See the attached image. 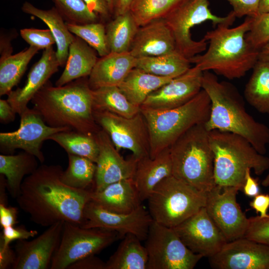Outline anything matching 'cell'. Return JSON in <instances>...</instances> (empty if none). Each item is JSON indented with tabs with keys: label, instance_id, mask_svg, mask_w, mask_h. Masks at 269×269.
<instances>
[{
	"label": "cell",
	"instance_id": "1",
	"mask_svg": "<svg viewBox=\"0 0 269 269\" xmlns=\"http://www.w3.org/2000/svg\"><path fill=\"white\" fill-rule=\"evenodd\" d=\"M63 167L42 164L24 179L16 202L36 224L49 226L59 221L82 226L84 210L92 191L77 189L61 180Z\"/></svg>",
	"mask_w": 269,
	"mask_h": 269
},
{
	"label": "cell",
	"instance_id": "2",
	"mask_svg": "<svg viewBox=\"0 0 269 269\" xmlns=\"http://www.w3.org/2000/svg\"><path fill=\"white\" fill-rule=\"evenodd\" d=\"M93 90L88 77L62 86H53L49 80L31 102L34 109L49 126L66 127L89 136L101 129L93 116Z\"/></svg>",
	"mask_w": 269,
	"mask_h": 269
},
{
	"label": "cell",
	"instance_id": "3",
	"mask_svg": "<svg viewBox=\"0 0 269 269\" xmlns=\"http://www.w3.org/2000/svg\"><path fill=\"white\" fill-rule=\"evenodd\" d=\"M202 89L211 102L210 116L205 123L206 129L209 132L218 130L239 135L264 155L269 144V128L256 121L247 112L237 89L228 82L219 81L209 71H203Z\"/></svg>",
	"mask_w": 269,
	"mask_h": 269
},
{
	"label": "cell",
	"instance_id": "4",
	"mask_svg": "<svg viewBox=\"0 0 269 269\" xmlns=\"http://www.w3.org/2000/svg\"><path fill=\"white\" fill-rule=\"evenodd\" d=\"M252 17L247 16L241 24L232 28L219 25L207 32L204 39L209 44L206 52L189 59L202 71L212 70L228 79L240 78L253 69L259 52L248 42Z\"/></svg>",
	"mask_w": 269,
	"mask_h": 269
},
{
	"label": "cell",
	"instance_id": "5",
	"mask_svg": "<svg viewBox=\"0 0 269 269\" xmlns=\"http://www.w3.org/2000/svg\"><path fill=\"white\" fill-rule=\"evenodd\" d=\"M209 139L214 155L216 185L242 190L248 168L261 175L269 168V158L260 153L245 138L231 133L213 130Z\"/></svg>",
	"mask_w": 269,
	"mask_h": 269
},
{
	"label": "cell",
	"instance_id": "6",
	"mask_svg": "<svg viewBox=\"0 0 269 269\" xmlns=\"http://www.w3.org/2000/svg\"><path fill=\"white\" fill-rule=\"evenodd\" d=\"M169 150L172 175L206 193L215 186L214 155L205 123L187 131L169 147Z\"/></svg>",
	"mask_w": 269,
	"mask_h": 269
},
{
	"label": "cell",
	"instance_id": "7",
	"mask_svg": "<svg viewBox=\"0 0 269 269\" xmlns=\"http://www.w3.org/2000/svg\"><path fill=\"white\" fill-rule=\"evenodd\" d=\"M210 108V98L202 89L189 101L176 108L165 110L140 108L148 129L150 157L169 147L192 127L205 123Z\"/></svg>",
	"mask_w": 269,
	"mask_h": 269
},
{
	"label": "cell",
	"instance_id": "8",
	"mask_svg": "<svg viewBox=\"0 0 269 269\" xmlns=\"http://www.w3.org/2000/svg\"><path fill=\"white\" fill-rule=\"evenodd\" d=\"M207 193L173 175L161 181L148 198L153 221L174 228L206 206Z\"/></svg>",
	"mask_w": 269,
	"mask_h": 269
},
{
	"label": "cell",
	"instance_id": "9",
	"mask_svg": "<svg viewBox=\"0 0 269 269\" xmlns=\"http://www.w3.org/2000/svg\"><path fill=\"white\" fill-rule=\"evenodd\" d=\"M209 1L186 0L163 18L173 33L176 50L188 59L205 51L207 44L204 38L198 41L192 38V28L206 21H211L214 26H230L236 19L233 11L225 16L213 14Z\"/></svg>",
	"mask_w": 269,
	"mask_h": 269
},
{
	"label": "cell",
	"instance_id": "10",
	"mask_svg": "<svg viewBox=\"0 0 269 269\" xmlns=\"http://www.w3.org/2000/svg\"><path fill=\"white\" fill-rule=\"evenodd\" d=\"M120 238L115 231L98 228H84L64 222L60 242L50 269H67L78 260L95 255Z\"/></svg>",
	"mask_w": 269,
	"mask_h": 269
},
{
	"label": "cell",
	"instance_id": "11",
	"mask_svg": "<svg viewBox=\"0 0 269 269\" xmlns=\"http://www.w3.org/2000/svg\"><path fill=\"white\" fill-rule=\"evenodd\" d=\"M145 241L146 269H192L203 258L191 251L172 228L154 221Z\"/></svg>",
	"mask_w": 269,
	"mask_h": 269
},
{
	"label": "cell",
	"instance_id": "12",
	"mask_svg": "<svg viewBox=\"0 0 269 269\" xmlns=\"http://www.w3.org/2000/svg\"><path fill=\"white\" fill-rule=\"evenodd\" d=\"M96 124L109 136L118 150L126 149L139 159L149 156V140L144 118L140 112L127 118L107 111H93Z\"/></svg>",
	"mask_w": 269,
	"mask_h": 269
},
{
	"label": "cell",
	"instance_id": "13",
	"mask_svg": "<svg viewBox=\"0 0 269 269\" xmlns=\"http://www.w3.org/2000/svg\"><path fill=\"white\" fill-rule=\"evenodd\" d=\"M20 117L17 130L0 133V150L2 154H12L16 149H20L33 155L42 163L45 160L41 150L43 142L56 133L72 131L66 127L49 126L33 108L28 107Z\"/></svg>",
	"mask_w": 269,
	"mask_h": 269
},
{
	"label": "cell",
	"instance_id": "14",
	"mask_svg": "<svg viewBox=\"0 0 269 269\" xmlns=\"http://www.w3.org/2000/svg\"><path fill=\"white\" fill-rule=\"evenodd\" d=\"M239 189L215 186L207 192L206 210L228 242L244 237L249 220L237 202Z\"/></svg>",
	"mask_w": 269,
	"mask_h": 269
},
{
	"label": "cell",
	"instance_id": "15",
	"mask_svg": "<svg viewBox=\"0 0 269 269\" xmlns=\"http://www.w3.org/2000/svg\"><path fill=\"white\" fill-rule=\"evenodd\" d=\"M84 228H98L117 232L120 238L128 234H134L141 241L145 240L153 222L148 211L140 205L129 213H119L107 210L92 200L84 210Z\"/></svg>",
	"mask_w": 269,
	"mask_h": 269
},
{
	"label": "cell",
	"instance_id": "16",
	"mask_svg": "<svg viewBox=\"0 0 269 269\" xmlns=\"http://www.w3.org/2000/svg\"><path fill=\"white\" fill-rule=\"evenodd\" d=\"M173 229L191 251L203 257L213 256L228 242L205 207Z\"/></svg>",
	"mask_w": 269,
	"mask_h": 269
},
{
	"label": "cell",
	"instance_id": "17",
	"mask_svg": "<svg viewBox=\"0 0 269 269\" xmlns=\"http://www.w3.org/2000/svg\"><path fill=\"white\" fill-rule=\"evenodd\" d=\"M208 259L216 269H269V246L242 237L227 242Z\"/></svg>",
	"mask_w": 269,
	"mask_h": 269
},
{
	"label": "cell",
	"instance_id": "18",
	"mask_svg": "<svg viewBox=\"0 0 269 269\" xmlns=\"http://www.w3.org/2000/svg\"><path fill=\"white\" fill-rule=\"evenodd\" d=\"M99 147L96 164L95 191L127 179H133L138 159L132 156L125 159L119 153L107 133L101 129L94 135Z\"/></svg>",
	"mask_w": 269,
	"mask_h": 269
},
{
	"label": "cell",
	"instance_id": "19",
	"mask_svg": "<svg viewBox=\"0 0 269 269\" xmlns=\"http://www.w3.org/2000/svg\"><path fill=\"white\" fill-rule=\"evenodd\" d=\"M64 221L50 226L30 241L17 240L14 246L16 259L12 269H50L52 258L61 238Z\"/></svg>",
	"mask_w": 269,
	"mask_h": 269
},
{
	"label": "cell",
	"instance_id": "20",
	"mask_svg": "<svg viewBox=\"0 0 269 269\" xmlns=\"http://www.w3.org/2000/svg\"><path fill=\"white\" fill-rule=\"evenodd\" d=\"M203 72L194 66L150 93L140 108L165 110L181 106L202 90Z\"/></svg>",
	"mask_w": 269,
	"mask_h": 269
},
{
	"label": "cell",
	"instance_id": "21",
	"mask_svg": "<svg viewBox=\"0 0 269 269\" xmlns=\"http://www.w3.org/2000/svg\"><path fill=\"white\" fill-rule=\"evenodd\" d=\"M60 67L53 46L43 51L42 55L30 69L24 85L12 90L7 100L19 116L28 108V103Z\"/></svg>",
	"mask_w": 269,
	"mask_h": 269
},
{
	"label": "cell",
	"instance_id": "22",
	"mask_svg": "<svg viewBox=\"0 0 269 269\" xmlns=\"http://www.w3.org/2000/svg\"><path fill=\"white\" fill-rule=\"evenodd\" d=\"M176 50L173 33L162 18L138 27L129 52L137 59L164 55Z\"/></svg>",
	"mask_w": 269,
	"mask_h": 269
},
{
	"label": "cell",
	"instance_id": "23",
	"mask_svg": "<svg viewBox=\"0 0 269 269\" xmlns=\"http://www.w3.org/2000/svg\"><path fill=\"white\" fill-rule=\"evenodd\" d=\"M10 35L1 33L0 38V96L8 95L19 82L28 64L38 52V48L29 46L12 54Z\"/></svg>",
	"mask_w": 269,
	"mask_h": 269
},
{
	"label": "cell",
	"instance_id": "24",
	"mask_svg": "<svg viewBox=\"0 0 269 269\" xmlns=\"http://www.w3.org/2000/svg\"><path fill=\"white\" fill-rule=\"evenodd\" d=\"M137 58L130 52H110L98 58L88 77L92 90L106 86H119L135 67Z\"/></svg>",
	"mask_w": 269,
	"mask_h": 269
},
{
	"label": "cell",
	"instance_id": "25",
	"mask_svg": "<svg viewBox=\"0 0 269 269\" xmlns=\"http://www.w3.org/2000/svg\"><path fill=\"white\" fill-rule=\"evenodd\" d=\"M91 200L107 210L119 213L132 212L142 202L133 179L122 180L100 191H92Z\"/></svg>",
	"mask_w": 269,
	"mask_h": 269
},
{
	"label": "cell",
	"instance_id": "26",
	"mask_svg": "<svg viewBox=\"0 0 269 269\" xmlns=\"http://www.w3.org/2000/svg\"><path fill=\"white\" fill-rule=\"evenodd\" d=\"M171 175L172 163L169 147L153 158L147 156L139 159L133 179L142 201L147 200L161 181Z\"/></svg>",
	"mask_w": 269,
	"mask_h": 269
},
{
	"label": "cell",
	"instance_id": "27",
	"mask_svg": "<svg viewBox=\"0 0 269 269\" xmlns=\"http://www.w3.org/2000/svg\"><path fill=\"white\" fill-rule=\"evenodd\" d=\"M97 54L87 42L75 35L69 47L65 68L55 86H62L77 79L89 77L98 59Z\"/></svg>",
	"mask_w": 269,
	"mask_h": 269
},
{
	"label": "cell",
	"instance_id": "28",
	"mask_svg": "<svg viewBox=\"0 0 269 269\" xmlns=\"http://www.w3.org/2000/svg\"><path fill=\"white\" fill-rule=\"evenodd\" d=\"M21 10L25 13L40 19L48 26L56 40V55L60 66H65L69 47L75 35L69 31L65 20L56 8L53 6L49 9H41L25 1L22 5Z\"/></svg>",
	"mask_w": 269,
	"mask_h": 269
},
{
	"label": "cell",
	"instance_id": "29",
	"mask_svg": "<svg viewBox=\"0 0 269 269\" xmlns=\"http://www.w3.org/2000/svg\"><path fill=\"white\" fill-rule=\"evenodd\" d=\"M37 160L35 156L25 151L16 154L0 155V174L5 176L7 190L12 198L19 196L25 177L38 168Z\"/></svg>",
	"mask_w": 269,
	"mask_h": 269
},
{
	"label": "cell",
	"instance_id": "30",
	"mask_svg": "<svg viewBox=\"0 0 269 269\" xmlns=\"http://www.w3.org/2000/svg\"><path fill=\"white\" fill-rule=\"evenodd\" d=\"M173 79L153 75L135 67L118 87L131 103L140 107L150 93Z\"/></svg>",
	"mask_w": 269,
	"mask_h": 269
},
{
	"label": "cell",
	"instance_id": "31",
	"mask_svg": "<svg viewBox=\"0 0 269 269\" xmlns=\"http://www.w3.org/2000/svg\"><path fill=\"white\" fill-rule=\"evenodd\" d=\"M141 241L128 234L106 263V269H146L148 254Z\"/></svg>",
	"mask_w": 269,
	"mask_h": 269
},
{
	"label": "cell",
	"instance_id": "32",
	"mask_svg": "<svg viewBox=\"0 0 269 269\" xmlns=\"http://www.w3.org/2000/svg\"><path fill=\"white\" fill-rule=\"evenodd\" d=\"M191 62L177 50L156 56L137 59L136 68L158 76L175 78L187 72Z\"/></svg>",
	"mask_w": 269,
	"mask_h": 269
},
{
	"label": "cell",
	"instance_id": "33",
	"mask_svg": "<svg viewBox=\"0 0 269 269\" xmlns=\"http://www.w3.org/2000/svg\"><path fill=\"white\" fill-rule=\"evenodd\" d=\"M105 25L110 52H129L139 27L130 11L115 16Z\"/></svg>",
	"mask_w": 269,
	"mask_h": 269
},
{
	"label": "cell",
	"instance_id": "34",
	"mask_svg": "<svg viewBox=\"0 0 269 269\" xmlns=\"http://www.w3.org/2000/svg\"><path fill=\"white\" fill-rule=\"evenodd\" d=\"M245 90L247 102L258 112L269 114V62L258 60Z\"/></svg>",
	"mask_w": 269,
	"mask_h": 269
},
{
	"label": "cell",
	"instance_id": "35",
	"mask_svg": "<svg viewBox=\"0 0 269 269\" xmlns=\"http://www.w3.org/2000/svg\"><path fill=\"white\" fill-rule=\"evenodd\" d=\"M93 111H107L131 118L140 112V107L131 103L118 86H106L93 90Z\"/></svg>",
	"mask_w": 269,
	"mask_h": 269
},
{
	"label": "cell",
	"instance_id": "36",
	"mask_svg": "<svg viewBox=\"0 0 269 269\" xmlns=\"http://www.w3.org/2000/svg\"><path fill=\"white\" fill-rule=\"evenodd\" d=\"M68 165L61 175V181L72 188L93 191L96 164L88 158L68 154Z\"/></svg>",
	"mask_w": 269,
	"mask_h": 269
},
{
	"label": "cell",
	"instance_id": "37",
	"mask_svg": "<svg viewBox=\"0 0 269 269\" xmlns=\"http://www.w3.org/2000/svg\"><path fill=\"white\" fill-rule=\"evenodd\" d=\"M49 139L56 142L67 154L82 156L95 163L97 161L99 147L94 136L68 131L56 133Z\"/></svg>",
	"mask_w": 269,
	"mask_h": 269
},
{
	"label": "cell",
	"instance_id": "38",
	"mask_svg": "<svg viewBox=\"0 0 269 269\" xmlns=\"http://www.w3.org/2000/svg\"><path fill=\"white\" fill-rule=\"evenodd\" d=\"M186 0H133L130 11L139 26L164 18Z\"/></svg>",
	"mask_w": 269,
	"mask_h": 269
},
{
	"label": "cell",
	"instance_id": "39",
	"mask_svg": "<svg viewBox=\"0 0 269 269\" xmlns=\"http://www.w3.org/2000/svg\"><path fill=\"white\" fill-rule=\"evenodd\" d=\"M66 23L71 33L87 42L100 57L110 53L104 23L101 21L83 24Z\"/></svg>",
	"mask_w": 269,
	"mask_h": 269
},
{
	"label": "cell",
	"instance_id": "40",
	"mask_svg": "<svg viewBox=\"0 0 269 269\" xmlns=\"http://www.w3.org/2000/svg\"><path fill=\"white\" fill-rule=\"evenodd\" d=\"M53 1L55 7L66 22L83 24L101 21L99 17L89 10L83 0H53Z\"/></svg>",
	"mask_w": 269,
	"mask_h": 269
},
{
	"label": "cell",
	"instance_id": "41",
	"mask_svg": "<svg viewBox=\"0 0 269 269\" xmlns=\"http://www.w3.org/2000/svg\"><path fill=\"white\" fill-rule=\"evenodd\" d=\"M246 37L249 44L258 50L269 43V11L252 17Z\"/></svg>",
	"mask_w": 269,
	"mask_h": 269
},
{
	"label": "cell",
	"instance_id": "42",
	"mask_svg": "<svg viewBox=\"0 0 269 269\" xmlns=\"http://www.w3.org/2000/svg\"><path fill=\"white\" fill-rule=\"evenodd\" d=\"M20 34L30 46L39 50L48 48L56 43L55 39L50 29L23 28L20 30Z\"/></svg>",
	"mask_w": 269,
	"mask_h": 269
},
{
	"label": "cell",
	"instance_id": "43",
	"mask_svg": "<svg viewBox=\"0 0 269 269\" xmlns=\"http://www.w3.org/2000/svg\"><path fill=\"white\" fill-rule=\"evenodd\" d=\"M249 225L244 237L269 246V214L249 218Z\"/></svg>",
	"mask_w": 269,
	"mask_h": 269
},
{
	"label": "cell",
	"instance_id": "44",
	"mask_svg": "<svg viewBox=\"0 0 269 269\" xmlns=\"http://www.w3.org/2000/svg\"><path fill=\"white\" fill-rule=\"evenodd\" d=\"M37 234V230H28L22 225L8 227L3 228L2 231L0 232V243L4 246H7L13 241L27 240L33 238Z\"/></svg>",
	"mask_w": 269,
	"mask_h": 269
},
{
	"label": "cell",
	"instance_id": "45",
	"mask_svg": "<svg viewBox=\"0 0 269 269\" xmlns=\"http://www.w3.org/2000/svg\"><path fill=\"white\" fill-rule=\"evenodd\" d=\"M233 7L236 17H254L259 14L260 0H226Z\"/></svg>",
	"mask_w": 269,
	"mask_h": 269
},
{
	"label": "cell",
	"instance_id": "46",
	"mask_svg": "<svg viewBox=\"0 0 269 269\" xmlns=\"http://www.w3.org/2000/svg\"><path fill=\"white\" fill-rule=\"evenodd\" d=\"M89 10L97 15L101 22L109 21L112 15L107 0H83Z\"/></svg>",
	"mask_w": 269,
	"mask_h": 269
},
{
	"label": "cell",
	"instance_id": "47",
	"mask_svg": "<svg viewBox=\"0 0 269 269\" xmlns=\"http://www.w3.org/2000/svg\"><path fill=\"white\" fill-rule=\"evenodd\" d=\"M106 263L95 255L89 256L70 265L67 269H106Z\"/></svg>",
	"mask_w": 269,
	"mask_h": 269
},
{
	"label": "cell",
	"instance_id": "48",
	"mask_svg": "<svg viewBox=\"0 0 269 269\" xmlns=\"http://www.w3.org/2000/svg\"><path fill=\"white\" fill-rule=\"evenodd\" d=\"M17 215L16 207L0 204V225L1 228L15 226L18 222Z\"/></svg>",
	"mask_w": 269,
	"mask_h": 269
},
{
	"label": "cell",
	"instance_id": "49",
	"mask_svg": "<svg viewBox=\"0 0 269 269\" xmlns=\"http://www.w3.org/2000/svg\"><path fill=\"white\" fill-rule=\"evenodd\" d=\"M250 206L257 214L260 213L261 217H267L269 214V194H259L250 202Z\"/></svg>",
	"mask_w": 269,
	"mask_h": 269
},
{
	"label": "cell",
	"instance_id": "50",
	"mask_svg": "<svg viewBox=\"0 0 269 269\" xmlns=\"http://www.w3.org/2000/svg\"><path fill=\"white\" fill-rule=\"evenodd\" d=\"M16 259V254L9 245L4 246L0 243V269L12 267Z\"/></svg>",
	"mask_w": 269,
	"mask_h": 269
},
{
	"label": "cell",
	"instance_id": "51",
	"mask_svg": "<svg viewBox=\"0 0 269 269\" xmlns=\"http://www.w3.org/2000/svg\"><path fill=\"white\" fill-rule=\"evenodd\" d=\"M251 170L248 168L246 171L245 183L242 190L246 196L254 197L260 193V188L258 179L251 176Z\"/></svg>",
	"mask_w": 269,
	"mask_h": 269
},
{
	"label": "cell",
	"instance_id": "52",
	"mask_svg": "<svg viewBox=\"0 0 269 269\" xmlns=\"http://www.w3.org/2000/svg\"><path fill=\"white\" fill-rule=\"evenodd\" d=\"M11 106L7 100H0V122L7 124L13 122L15 118V114Z\"/></svg>",
	"mask_w": 269,
	"mask_h": 269
},
{
	"label": "cell",
	"instance_id": "53",
	"mask_svg": "<svg viewBox=\"0 0 269 269\" xmlns=\"http://www.w3.org/2000/svg\"><path fill=\"white\" fill-rule=\"evenodd\" d=\"M133 0H118L114 16L124 14L130 11Z\"/></svg>",
	"mask_w": 269,
	"mask_h": 269
},
{
	"label": "cell",
	"instance_id": "54",
	"mask_svg": "<svg viewBox=\"0 0 269 269\" xmlns=\"http://www.w3.org/2000/svg\"><path fill=\"white\" fill-rule=\"evenodd\" d=\"M7 190L6 180L3 175H0V204L7 205V198L6 194Z\"/></svg>",
	"mask_w": 269,
	"mask_h": 269
},
{
	"label": "cell",
	"instance_id": "55",
	"mask_svg": "<svg viewBox=\"0 0 269 269\" xmlns=\"http://www.w3.org/2000/svg\"><path fill=\"white\" fill-rule=\"evenodd\" d=\"M258 60L269 62V43L259 50Z\"/></svg>",
	"mask_w": 269,
	"mask_h": 269
},
{
	"label": "cell",
	"instance_id": "56",
	"mask_svg": "<svg viewBox=\"0 0 269 269\" xmlns=\"http://www.w3.org/2000/svg\"><path fill=\"white\" fill-rule=\"evenodd\" d=\"M269 11V0H260L259 13Z\"/></svg>",
	"mask_w": 269,
	"mask_h": 269
},
{
	"label": "cell",
	"instance_id": "57",
	"mask_svg": "<svg viewBox=\"0 0 269 269\" xmlns=\"http://www.w3.org/2000/svg\"><path fill=\"white\" fill-rule=\"evenodd\" d=\"M111 12L114 16L118 4V0H107Z\"/></svg>",
	"mask_w": 269,
	"mask_h": 269
},
{
	"label": "cell",
	"instance_id": "58",
	"mask_svg": "<svg viewBox=\"0 0 269 269\" xmlns=\"http://www.w3.org/2000/svg\"><path fill=\"white\" fill-rule=\"evenodd\" d=\"M262 185L264 187L269 186V173L262 182Z\"/></svg>",
	"mask_w": 269,
	"mask_h": 269
}]
</instances>
